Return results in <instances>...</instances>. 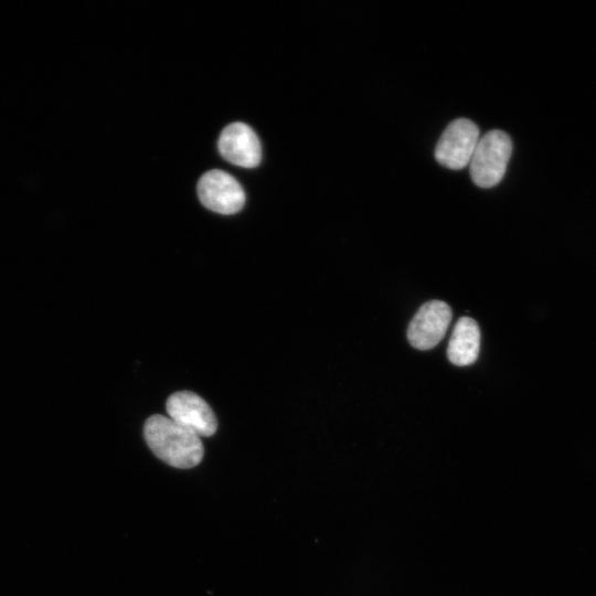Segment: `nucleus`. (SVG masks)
<instances>
[{
	"label": "nucleus",
	"mask_w": 596,
	"mask_h": 596,
	"mask_svg": "<svg viewBox=\"0 0 596 596\" xmlns=\"http://www.w3.org/2000/svg\"><path fill=\"white\" fill-rule=\"evenodd\" d=\"M143 435L152 453L172 467L192 468L202 460L201 437L168 416H150L145 423Z\"/></svg>",
	"instance_id": "obj_1"
},
{
	"label": "nucleus",
	"mask_w": 596,
	"mask_h": 596,
	"mask_svg": "<svg viewBox=\"0 0 596 596\" xmlns=\"http://www.w3.org/2000/svg\"><path fill=\"white\" fill-rule=\"evenodd\" d=\"M512 152V142L502 130H490L479 138L469 162L471 180L479 188L497 185L503 178Z\"/></svg>",
	"instance_id": "obj_2"
},
{
	"label": "nucleus",
	"mask_w": 596,
	"mask_h": 596,
	"mask_svg": "<svg viewBox=\"0 0 596 596\" xmlns=\"http://www.w3.org/2000/svg\"><path fill=\"white\" fill-rule=\"evenodd\" d=\"M479 138V129L473 121L467 118L455 119L439 137L435 158L448 169H464L469 166Z\"/></svg>",
	"instance_id": "obj_3"
},
{
	"label": "nucleus",
	"mask_w": 596,
	"mask_h": 596,
	"mask_svg": "<svg viewBox=\"0 0 596 596\" xmlns=\"http://www.w3.org/2000/svg\"><path fill=\"white\" fill-rule=\"evenodd\" d=\"M198 195L206 209L221 214H234L245 204V192L241 184L219 169L210 170L200 178Z\"/></svg>",
	"instance_id": "obj_4"
},
{
	"label": "nucleus",
	"mask_w": 596,
	"mask_h": 596,
	"mask_svg": "<svg viewBox=\"0 0 596 596\" xmlns=\"http://www.w3.org/2000/svg\"><path fill=\"white\" fill-rule=\"evenodd\" d=\"M451 320L450 307L441 300L425 302L413 317L407 339L417 350H429L445 337Z\"/></svg>",
	"instance_id": "obj_5"
},
{
	"label": "nucleus",
	"mask_w": 596,
	"mask_h": 596,
	"mask_svg": "<svg viewBox=\"0 0 596 596\" xmlns=\"http://www.w3.org/2000/svg\"><path fill=\"white\" fill-rule=\"evenodd\" d=\"M168 417L199 437L212 436L217 422L209 404L190 391L173 393L167 401Z\"/></svg>",
	"instance_id": "obj_6"
},
{
	"label": "nucleus",
	"mask_w": 596,
	"mask_h": 596,
	"mask_svg": "<svg viewBox=\"0 0 596 596\" xmlns=\"http://www.w3.org/2000/svg\"><path fill=\"white\" fill-rule=\"evenodd\" d=\"M217 146L221 156L238 167L254 168L262 158V148L256 134L243 123L227 125L220 135Z\"/></svg>",
	"instance_id": "obj_7"
},
{
	"label": "nucleus",
	"mask_w": 596,
	"mask_h": 596,
	"mask_svg": "<svg viewBox=\"0 0 596 596\" xmlns=\"http://www.w3.org/2000/svg\"><path fill=\"white\" fill-rule=\"evenodd\" d=\"M480 330L478 323L469 317H461L456 322L447 348L448 360L458 366L472 364L479 353Z\"/></svg>",
	"instance_id": "obj_8"
}]
</instances>
